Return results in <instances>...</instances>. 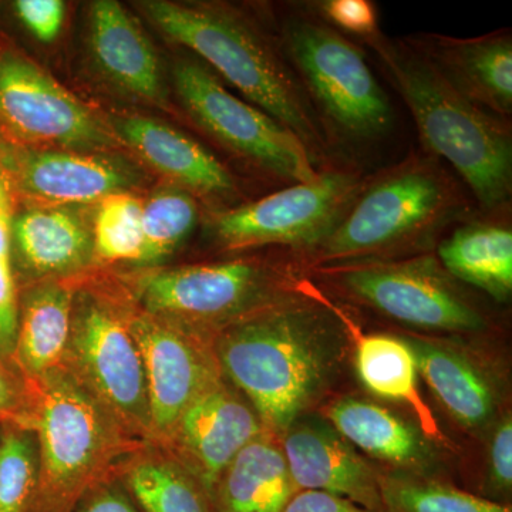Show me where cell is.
I'll return each instance as SVG.
<instances>
[{
    "label": "cell",
    "instance_id": "cell-1",
    "mask_svg": "<svg viewBox=\"0 0 512 512\" xmlns=\"http://www.w3.org/2000/svg\"><path fill=\"white\" fill-rule=\"evenodd\" d=\"M134 6L165 37L190 50L245 100L291 130L313 160L328 134L281 45L244 13L224 3L140 0Z\"/></svg>",
    "mask_w": 512,
    "mask_h": 512
},
{
    "label": "cell",
    "instance_id": "cell-2",
    "mask_svg": "<svg viewBox=\"0 0 512 512\" xmlns=\"http://www.w3.org/2000/svg\"><path fill=\"white\" fill-rule=\"evenodd\" d=\"M218 366L264 426L285 434L332 372L333 326L312 303L274 299L217 333Z\"/></svg>",
    "mask_w": 512,
    "mask_h": 512
},
{
    "label": "cell",
    "instance_id": "cell-3",
    "mask_svg": "<svg viewBox=\"0 0 512 512\" xmlns=\"http://www.w3.org/2000/svg\"><path fill=\"white\" fill-rule=\"evenodd\" d=\"M365 42L409 107L430 156L456 170L483 210L504 207L512 192L511 130L504 119L461 96L407 40L379 32Z\"/></svg>",
    "mask_w": 512,
    "mask_h": 512
},
{
    "label": "cell",
    "instance_id": "cell-4",
    "mask_svg": "<svg viewBox=\"0 0 512 512\" xmlns=\"http://www.w3.org/2000/svg\"><path fill=\"white\" fill-rule=\"evenodd\" d=\"M464 214L466 201L437 158L413 154L363 180L342 220L315 247L316 258L367 262L427 241Z\"/></svg>",
    "mask_w": 512,
    "mask_h": 512
},
{
    "label": "cell",
    "instance_id": "cell-5",
    "mask_svg": "<svg viewBox=\"0 0 512 512\" xmlns=\"http://www.w3.org/2000/svg\"><path fill=\"white\" fill-rule=\"evenodd\" d=\"M30 389L39 451L35 507L42 512L66 511L147 444L134 439L67 370Z\"/></svg>",
    "mask_w": 512,
    "mask_h": 512
},
{
    "label": "cell",
    "instance_id": "cell-6",
    "mask_svg": "<svg viewBox=\"0 0 512 512\" xmlns=\"http://www.w3.org/2000/svg\"><path fill=\"white\" fill-rule=\"evenodd\" d=\"M127 309L126 289L77 281L66 370L134 439L151 444L146 375Z\"/></svg>",
    "mask_w": 512,
    "mask_h": 512
},
{
    "label": "cell",
    "instance_id": "cell-7",
    "mask_svg": "<svg viewBox=\"0 0 512 512\" xmlns=\"http://www.w3.org/2000/svg\"><path fill=\"white\" fill-rule=\"evenodd\" d=\"M281 45L328 134L353 141L382 137L392 126L389 99L362 50L328 23L292 18Z\"/></svg>",
    "mask_w": 512,
    "mask_h": 512
},
{
    "label": "cell",
    "instance_id": "cell-8",
    "mask_svg": "<svg viewBox=\"0 0 512 512\" xmlns=\"http://www.w3.org/2000/svg\"><path fill=\"white\" fill-rule=\"evenodd\" d=\"M0 141L43 150H124L106 117L12 46H0Z\"/></svg>",
    "mask_w": 512,
    "mask_h": 512
},
{
    "label": "cell",
    "instance_id": "cell-9",
    "mask_svg": "<svg viewBox=\"0 0 512 512\" xmlns=\"http://www.w3.org/2000/svg\"><path fill=\"white\" fill-rule=\"evenodd\" d=\"M171 77L188 116L229 151L289 185L318 177L316 161L291 130L229 92L200 60L181 57Z\"/></svg>",
    "mask_w": 512,
    "mask_h": 512
},
{
    "label": "cell",
    "instance_id": "cell-10",
    "mask_svg": "<svg viewBox=\"0 0 512 512\" xmlns=\"http://www.w3.org/2000/svg\"><path fill=\"white\" fill-rule=\"evenodd\" d=\"M272 285L269 269L249 259L144 269L124 279L140 311L202 336L274 301Z\"/></svg>",
    "mask_w": 512,
    "mask_h": 512
},
{
    "label": "cell",
    "instance_id": "cell-11",
    "mask_svg": "<svg viewBox=\"0 0 512 512\" xmlns=\"http://www.w3.org/2000/svg\"><path fill=\"white\" fill-rule=\"evenodd\" d=\"M348 170H320L309 183L291 184L261 200L212 211L208 227L221 247H318L349 210L362 187Z\"/></svg>",
    "mask_w": 512,
    "mask_h": 512
},
{
    "label": "cell",
    "instance_id": "cell-12",
    "mask_svg": "<svg viewBox=\"0 0 512 512\" xmlns=\"http://www.w3.org/2000/svg\"><path fill=\"white\" fill-rule=\"evenodd\" d=\"M329 278L356 301L416 328L478 332L485 319L433 258L367 261L332 269Z\"/></svg>",
    "mask_w": 512,
    "mask_h": 512
},
{
    "label": "cell",
    "instance_id": "cell-13",
    "mask_svg": "<svg viewBox=\"0 0 512 512\" xmlns=\"http://www.w3.org/2000/svg\"><path fill=\"white\" fill-rule=\"evenodd\" d=\"M0 165L22 204L94 207L148 181L146 170L123 151L43 150L0 141Z\"/></svg>",
    "mask_w": 512,
    "mask_h": 512
},
{
    "label": "cell",
    "instance_id": "cell-14",
    "mask_svg": "<svg viewBox=\"0 0 512 512\" xmlns=\"http://www.w3.org/2000/svg\"><path fill=\"white\" fill-rule=\"evenodd\" d=\"M127 316L143 359L151 444L164 447L192 400L220 377V366L205 336L140 311L130 296Z\"/></svg>",
    "mask_w": 512,
    "mask_h": 512
},
{
    "label": "cell",
    "instance_id": "cell-15",
    "mask_svg": "<svg viewBox=\"0 0 512 512\" xmlns=\"http://www.w3.org/2000/svg\"><path fill=\"white\" fill-rule=\"evenodd\" d=\"M262 434L258 414L221 382L208 384L178 420L164 450L173 454L208 495L242 448Z\"/></svg>",
    "mask_w": 512,
    "mask_h": 512
},
{
    "label": "cell",
    "instance_id": "cell-16",
    "mask_svg": "<svg viewBox=\"0 0 512 512\" xmlns=\"http://www.w3.org/2000/svg\"><path fill=\"white\" fill-rule=\"evenodd\" d=\"M92 208L16 202L10 237L18 278L74 281L93 269Z\"/></svg>",
    "mask_w": 512,
    "mask_h": 512
},
{
    "label": "cell",
    "instance_id": "cell-17",
    "mask_svg": "<svg viewBox=\"0 0 512 512\" xmlns=\"http://www.w3.org/2000/svg\"><path fill=\"white\" fill-rule=\"evenodd\" d=\"M87 46L97 73L111 87L148 106L171 109L156 47L120 2L90 3Z\"/></svg>",
    "mask_w": 512,
    "mask_h": 512
},
{
    "label": "cell",
    "instance_id": "cell-18",
    "mask_svg": "<svg viewBox=\"0 0 512 512\" xmlns=\"http://www.w3.org/2000/svg\"><path fill=\"white\" fill-rule=\"evenodd\" d=\"M106 119L121 146L165 183L183 188L197 200L220 201L237 192L231 171L183 131L146 114H110Z\"/></svg>",
    "mask_w": 512,
    "mask_h": 512
},
{
    "label": "cell",
    "instance_id": "cell-19",
    "mask_svg": "<svg viewBox=\"0 0 512 512\" xmlns=\"http://www.w3.org/2000/svg\"><path fill=\"white\" fill-rule=\"evenodd\" d=\"M461 96L494 116L512 113V37L508 30L478 37L423 33L406 39Z\"/></svg>",
    "mask_w": 512,
    "mask_h": 512
},
{
    "label": "cell",
    "instance_id": "cell-20",
    "mask_svg": "<svg viewBox=\"0 0 512 512\" xmlns=\"http://www.w3.org/2000/svg\"><path fill=\"white\" fill-rule=\"evenodd\" d=\"M284 456L295 487L338 495L366 510L382 511L375 474L329 427L292 426L285 433Z\"/></svg>",
    "mask_w": 512,
    "mask_h": 512
},
{
    "label": "cell",
    "instance_id": "cell-21",
    "mask_svg": "<svg viewBox=\"0 0 512 512\" xmlns=\"http://www.w3.org/2000/svg\"><path fill=\"white\" fill-rule=\"evenodd\" d=\"M74 281H42L20 288L13 365L29 386L66 370Z\"/></svg>",
    "mask_w": 512,
    "mask_h": 512
},
{
    "label": "cell",
    "instance_id": "cell-22",
    "mask_svg": "<svg viewBox=\"0 0 512 512\" xmlns=\"http://www.w3.org/2000/svg\"><path fill=\"white\" fill-rule=\"evenodd\" d=\"M295 488L284 451L261 434L225 468L212 497L220 512H281Z\"/></svg>",
    "mask_w": 512,
    "mask_h": 512
},
{
    "label": "cell",
    "instance_id": "cell-23",
    "mask_svg": "<svg viewBox=\"0 0 512 512\" xmlns=\"http://www.w3.org/2000/svg\"><path fill=\"white\" fill-rule=\"evenodd\" d=\"M440 265L448 275L476 286L497 301L512 292V232L497 222L461 225L439 247Z\"/></svg>",
    "mask_w": 512,
    "mask_h": 512
},
{
    "label": "cell",
    "instance_id": "cell-24",
    "mask_svg": "<svg viewBox=\"0 0 512 512\" xmlns=\"http://www.w3.org/2000/svg\"><path fill=\"white\" fill-rule=\"evenodd\" d=\"M119 470L124 488L144 512H210L200 483L156 444L131 454Z\"/></svg>",
    "mask_w": 512,
    "mask_h": 512
},
{
    "label": "cell",
    "instance_id": "cell-25",
    "mask_svg": "<svg viewBox=\"0 0 512 512\" xmlns=\"http://www.w3.org/2000/svg\"><path fill=\"white\" fill-rule=\"evenodd\" d=\"M406 342L412 349L417 370L454 419L467 427L481 426L490 419L493 393L470 362L433 343L416 339Z\"/></svg>",
    "mask_w": 512,
    "mask_h": 512
},
{
    "label": "cell",
    "instance_id": "cell-26",
    "mask_svg": "<svg viewBox=\"0 0 512 512\" xmlns=\"http://www.w3.org/2000/svg\"><path fill=\"white\" fill-rule=\"evenodd\" d=\"M356 363L367 389L387 399L409 404L423 430L439 436L436 420L417 390L416 360L406 340L386 335H362L355 330Z\"/></svg>",
    "mask_w": 512,
    "mask_h": 512
},
{
    "label": "cell",
    "instance_id": "cell-27",
    "mask_svg": "<svg viewBox=\"0 0 512 512\" xmlns=\"http://www.w3.org/2000/svg\"><path fill=\"white\" fill-rule=\"evenodd\" d=\"M329 419L343 439L370 456L397 464H413L424 456L423 444L412 427L392 413L362 400L333 404Z\"/></svg>",
    "mask_w": 512,
    "mask_h": 512
},
{
    "label": "cell",
    "instance_id": "cell-28",
    "mask_svg": "<svg viewBox=\"0 0 512 512\" xmlns=\"http://www.w3.org/2000/svg\"><path fill=\"white\" fill-rule=\"evenodd\" d=\"M200 221L197 198L164 183L143 198V254L136 271L158 268L180 249Z\"/></svg>",
    "mask_w": 512,
    "mask_h": 512
},
{
    "label": "cell",
    "instance_id": "cell-29",
    "mask_svg": "<svg viewBox=\"0 0 512 512\" xmlns=\"http://www.w3.org/2000/svg\"><path fill=\"white\" fill-rule=\"evenodd\" d=\"M96 265L136 268L143 254V198L120 192L94 205Z\"/></svg>",
    "mask_w": 512,
    "mask_h": 512
},
{
    "label": "cell",
    "instance_id": "cell-30",
    "mask_svg": "<svg viewBox=\"0 0 512 512\" xmlns=\"http://www.w3.org/2000/svg\"><path fill=\"white\" fill-rule=\"evenodd\" d=\"M39 484L33 430L3 427L0 440V512H32Z\"/></svg>",
    "mask_w": 512,
    "mask_h": 512
},
{
    "label": "cell",
    "instance_id": "cell-31",
    "mask_svg": "<svg viewBox=\"0 0 512 512\" xmlns=\"http://www.w3.org/2000/svg\"><path fill=\"white\" fill-rule=\"evenodd\" d=\"M379 485L389 512H511L503 504L440 484L392 478Z\"/></svg>",
    "mask_w": 512,
    "mask_h": 512
},
{
    "label": "cell",
    "instance_id": "cell-32",
    "mask_svg": "<svg viewBox=\"0 0 512 512\" xmlns=\"http://www.w3.org/2000/svg\"><path fill=\"white\" fill-rule=\"evenodd\" d=\"M15 197L8 177L0 165V360L15 369L16 332H18L20 286L13 259L12 224Z\"/></svg>",
    "mask_w": 512,
    "mask_h": 512
},
{
    "label": "cell",
    "instance_id": "cell-33",
    "mask_svg": "<svg viewBox=\"0 0 512 512\" xmlns=\"http://www.w3.org/2000/svg\"><path fill=\"white\" fill-rule=\"evenodd\" d=\"M320 20L330 28L366 40L380 32L377 9L369 0H323L315 3Z\"/></svg>",
    "mask_w": 512,
    "mask_h": 512
},
{
    "label": "cell",
    "instance_id": "cell-34",
    "mask_svg": "<svg viewBox=\"0 0 512 512\" xmlns=\"http://www.w3.org/2000/svg\"><path fill=\"white\" fill-rule=\"evenodd\" d=\"M35 399L28 383L0 360V426L35 430Z\"/></svg>",
    "mask_w": 512,
    "mask_h": 512
},
{
    "label": "cell",
    "instance_id": "cell-35",
    "mask_svg": "<svg viewBox=\"0 0 512 512\" xmlns=\"http://www.w3.org/2000/svg\"><path fill=\"white\" fill-rule=\"evenodd\" d=\"M13 10L39 42H55L62 33L66 18V3L62 0H18L13 3Z\"/></svg>",
    "mask_w": 512,
    "mask_h": 512
},
{
    "label": "cell",
    "instance_id": "cell-36",
    "mask_svg": "<svg viewBox=\"0 0 512 512\" xmlns=\"http://www.w3.org/2000/svg\"><path fill=\"white\" fill-rule=\"evenodd\" d=\"M83 497L76 512H138L126 488L110 478L94 485Z\"/></svg>",
    "mask_w": 512,
    "mask_h": 512
},
{
    "label": "cell",
    "instance_id": "cell-37",
    "mask_svg": "<svg viewBox=\"0 0 512 512\" xmlns=\"http://www.w3.org/2000/svg\"><path fill=\"white\" fill-rule=\"evenodd\" d=\"M491 478L497 490L510 491L512 487V423L504 420L491 443Z\"/></svg>",
    "mask_w": 512,
    "mask_h": 512
},
{
    "label": "cell",
    "instance_id": "cell-38",
    "mask_svg": "<svg viewBox=\"0 0 512 512\" xmlns=\"http://www.w3.org/2000/svg\"><path fill=\"white\" fill-rule=\"evenodd\" d=\"M281 512H373L346 498L323 491L303 490L293 495Z\"/></svg>",
    "mask_w": 512,
    "mask_h": 512
},
{
    "label": "cell",
    "instance_id": "cell-39",
    "mask_svg": "<svg viewBox=\"0 0 512 512\" xmlns=\"http://www.w3.org/2000/svg\"><path fill=\"white\" fill-rule=\"evenodd\" d=\"M2 431H3V427H2V430H0V440H2Z\"/></svg>",
    "mask_w": 512,
    "mask_h": 512
}]
</instances>
